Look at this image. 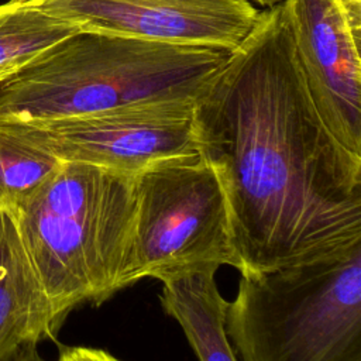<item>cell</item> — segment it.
I'll list each match as a JSON object with an SVG mask.
<instances>
[{
  "label": "cell",
  "instance_id": "cell-1",
  "mask_svg": "<svg viewBox=\"0 0 361 361\" xmlns=\"http://www.w3.org/2000/svg\"><path fill=\"white\" fill-rule=\"evenodd\" d=\"M192 120L226 195L241 275L361 240V155L314 107L282 1L259 11L196 96Z\"/></svg>",
  "mask_w": 361,
  "mask_h": 361
},
{
  "label": "cell",
  "instance_id": "cell-2",
  "mask_svg": "<svg viewBox=\"0 0 361 361\" xmlns=\"http://www.w3.org/2000/svg\"><path fill=\"white\" fill-rule=\"evenodd\" d=\"M230 52L78 30L0 82V118L59 120L196 99Z\"/></svg>",
  "mask_w": 361,
  "mask_h": 361
},
{
  "label": "cell",
  "instance_id": "cell-3",
  "mask_svg": "<svg viewBox=\"0 0 361 361\" xmlns=\"http://www.w3.org/2000/svg\"><path fill=\"white\" fill-rule=\"evenodd\" d=\"M135 175L62 162L11 214L58 333L79 305L121 290L135 220Z\"/></svg>",
  "mask_w": 361,
  "mask_h": 361
},
{
  "label": "cell",
  "instance_id": "cell-4",
  "mask_svg": "<svg viewBox=\"0 0 361 361\" xmlns=\"http://www.w3.org/2000/svg\"><path fill=\"white\" fill-rule=\"evenodd\" d=\"M226 333L240 361H361V240L241 275Z\"/></svg>",
  "mask_w": 361,
  "mask_h": 361
},
{
  "label": "cell",
  "instance_id": "cell-5",
  "mask_svg": "<svg viewBox=\"0 0 361 361\" xmlns=\"http://www.w3.org/2000/svg\"><path fill=\"white\" fill-rule=\"evenodd\" d=\"M135 179V220L126 289L144 278L161 282L202 268H240L226 195L200 155L159 162Z\"/></svg>",
  "mask_w": 361,
  "mask_h": 361
},
{
  "label": "cell",
  "instance_id": "cell-6",
  "mask_svg": "<svg viewBox=\"0 0 361 361\" xmlns=\"http://www.w3.org/2000/svg\"><path fill=\"white\" fill-rule=\"evenodd\" d=\"M193 102L171 99L59 120H10L62 162L137 175L159 162L199 154Z\"/></svg>",
  "mask_w": 361,
  "mask_h": 361
},
{
  "label": "cell",
  "instance_id": "cell-7",
  "mask_svg": "<svg viewBox=\"0 0 361 361\" xmlns=\"http://www.w3.org/2000/svg\"><path fill=\"white\" fill-rule=\"evenodd\" d=\"M86 31L233 51L259 10L250 0H32Z\"/></svg>",
  "mask_w": 361,
  "mask_h": 361
},
{
  "label": "cell",
  "instance_id": "cell-8",
  "mask_svg": "<svg viewBox=\"0 0 361 361\" xmlns=\"http://www.w3.org/2000/svg\"><path fill=\"white\" fill-rule=\"evenodd\" d=\"M307 92L331 134L361 155V37L337 0H282Z\"/></svg>",
  "mask_w": 361,
  "mask_h": 361
},
{
  "label": "cell",
  "instance_id": "cell-9",
  "mask_svg": "<svg viewBox=\"0 0 361 361\" xmlns=\"http://www.w3.org/2000/svg\"><path fill=\"white\" fill-rule=\"evenodd\" d=\"M55 336L48 302L16 223L0 209V361H8L24 345Z\"/></svg>",
  "mask_w": 361,
  "mask_h": 361
},
{
  "label": "cell",
  "instance_id": "cell-10",
  "mask_svg": "<svg viewBox=\"0 0 361 361\" xmlns=\"http://www.w3.org/2000/svg\"><path fill=\"white\" fill-rule=\"evenodd\" d=\"M217 268L188 271L162 282L161 306L183 330L199 361H238L226 333V305Z\"/></svg>",
  "mask_w": 361,
  "mask_h": 361
},
{
  "label": "cell",
  "instance_id": "cell-11",
  "mask_svg": "<svg viewBox=\"0 0 361 361\" xmlns=\"http://www.w3.org/2000/svg\"><path fill=\"white\" fill-rule=\"evenodd\" d=\"M58 159L14 120L0 118V209L13 214L55 171Z\"/></svg>",
  "mask_w": 361,
  "mask_h": 361
},
{
  "label": "cell",
  "instance_id": "cell-12",
  "mask_svg": "<svg viewBox=\"0 0 361 361\" xmlns=\"http://www.w3.org/2000/svg\"><path fill=\"white\" fill-rule=\"evenodd\" d=\"M78 30L32 0H10L0 4V71H18Z\"/></svg>",
  "mask_w": 361,
  "mask_h": 361
},
{
  "label": "cell",
  "instance_id": "cell-13",
  "mask_svg": "<svg viewBox=\"0 0 361 361\" xmlns=\"http://www.w3.org/2000/svg\"><path fill=\"white\" fill-rule=\"evenodd\" d=\"M56 361H120L110 353L93 347H61Z\"/></svg>",
  "mask_w": 361,
  "mask_h": 361
},
{
  "label": "cell",
  "instance_id": "cell-14",
  "mask_svg": "<svg viewBox=\"0 0 361 361\" xmlns=\"http://www.w3.org/2000/svg\"><path fill=\"white\" fill-rule=\"evenodd\" d=\"M343 8L351 30L361 37V0H337Z\"/></svg>",
  "mask_w": 361,
  "mask_h": 361
},
{
  "label": "cell",
  "instance_id": "cell-15",
  "mask_svg": "<svg viewBox=\"0 0 361 361\" xmlns=\"http://www.w3.org/2000/svg\"><path fill=\"white\" fill-rule=\"evenodd\" d=\"M8 361H45L37 348V344H28L24 345L13 358H10Z\"/></svg>",
  "mask_w": 361,
  "mask_h": 361
},
{
  "label": "cell",
  "instance_id": "cell-16",
  "mask_svg": "<svg viewBox=\"0 0 361 361\" xmlns=\"http://www.w3.org/2000/svg\"><path fill=\"white\" fill-rule=\"evenodd\" d=\"M250 1H251V0H250ZM252 1H255L257 4H259V6L265 7V8H269V7H272V6L278 4V3H281L282 0H252Z\"/></svg>",
  "mask_w": 361,
  "mask_h": 361
},
{
  "label": "cell",
  "instance_id": "cell-17",
  "mask_svg": "<svg viewBox=\"0 0 361 361\" xmlns=\"http://www.w3.org/2000/svg\"><path fill=\"white\" fill-rule=\"evenodd\" d=\"M16 71H10V69H4V71H0V82H3L6 78H8L10 75H13Z\"/></svg>",
  "mask_w": 361,
  "mask_h": 361
}]
</instances>
